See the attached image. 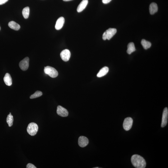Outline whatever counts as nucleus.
Instances as JSON below:
<instances>
[{"label": "nucleus", "mask_w": 168, "mask_h": 168, "mask_svg": "<svg viewBox=\"0 0 168 168\" xmlns=\"http://www.w3.org/2000/svg\"><path fill=\"white\" fill-rule=\"evenodd\" d=\"M9 114H11V113H10H10H9Z\"/></svg>", "instance_id": "nucleus-28"}, {"label": "nucleus", "mask_w": 168, "mask_h": 168, "mask_svg": "<svg viewBox=\"0 0 168 168\" xmlns=\"http://www.w3.org/2000/svg\"><path fill=\"white\" fill-rule=\"evenodd\" d=\"M132 164L135 167L144 168L146 167V162L142 157L137 154L133 155L131 158Z\"/></svg>", "instance_id": "nucleus-1"}, {"label": "nucleus", "mask_w": 168, "mask_h": 168, "mask_svg": "<svg viewBox=\"0 0 168 168\" xmlns=\"http://www.w3.org/2000/svg\"><path fill=\"white\" fill-rule=\"evenodd\" d=\"M42 92L37 91L35 92L34 93L31 95L30 97V99H35V98L39 97L42 96Z\"/></svg>", "instance_id": "nucleus-21"}, {"label": "nucleus", "mask_w": 168, "mask_h": 168, "mask_svg": "<svg viewBox=\"0 0 168 168\" xmlns=\"http://www.w3.org/2000/svg\"><path fill=\"white\" fill-rule=\"evenodd\" d=\"M29 58L26 57L20 62L19 66L22 70L26 71L28 69L29 66Z\"/></svg>", "instance_id": "nucleus-6"}, {"label": "nucleus", "mask_w": 168, "mask_h": 168, "mask_svg": "<svg viewBox=\"0 0 168 168\" xmlns=\"http://www.w3.org/2000/svg\"><path fill=\"white\" fill-rule=\"evenodd\" d=\"M99 168V167H94V168Z\"/></svg>", "instance_id": "nucleus-26"}, {"label": "nucleus", "mask_w": 168, "mask_h": 168, "mask_svg": "<svg viewBox=\"0 0 168 168\" xmlns=\"http://www.w3.org/2000/svg\"><path fill=\"white\" fill-rule=\"evenodd\" d=\"M1 27H0V30H1Z\"/></svg>", "instance_id": "nucleus-27"}, {"label": "nucleus", "mask_w": 168, "mask_h": 168, "mask_svg": "<svg viewBox=\"0 0 168 168\" xmlns=\"http://www.w3.org/2000/svg\"><path fill=\"white\" fill-rule=\"evenodd\" d=\"M88 3V0H82L77 8V12L79 13L82 12L86 8Z\"/></svg>", "instance_id": "nucleus-12"}, {"label": "nucleus", "mask_w": 168, "mask_h": 168, "mask_svg": "<svg viewBox=\"0 0 168 168\" xmlns=\"http://www.w3.org/2000/svg\"><path fill=\"white\" fill-rule=\"evenodd\" d=\"M133 123V120L131 118L128 117L125 118L123 123L124 129L126 131L130 130L132 127Z\"/></svg>", "instance_id": "nucleus-5"}, {"label": "nucleus", "mask_w": 168, "mask_h": 168, "mask_svg": "<svg viewBox=\"0 0 168 168\" xmlns=\"http://www.w3.org/2000/svg\"><path fill=\"white\" fill-rule=\"evenodd\" d=\"M168 117V109L167 108L165 107L163 110V116H162L161 126L162 127L165 126L167 123Z\"/></svg>", "instance_id": "nucleus-7"}, {"label": "nucleus", "mask_w": 168, "mask_h": 168, "mask_svg": "<svg viewBox=\"0 0 168 168\" xmlns=\"http://www.w3.org/2000/svg\"><path fill=\"white\" fill-rule=\"evenodd\" d=\"M4 80L5 84L8 86H10L12 85V78L9 73L6 74L5 77L4 78Z\"/></svg>", "instance_id": "nucleus-13"}, {"label": "nucleus", "mask_w": 168, "mask_h": 168, "mask_svg": "<svg viewBox=\"0 0 168 168\" xmlns=\"http://www.w3.org/2000/svg\"><path fill=\"white\" fill-rule=\"evenodd\" d=\"M89 143V139L86 137L81 136L79 138L78 144L80 147H85L87 146Z\"/></svg>", "instance_id": "nucleus-10"}, {"label": "nucleus", "mask_w": 168, "mask_h": 168, "mask_svg": "<svg viewBox=\"0 0 168 168\" xmlns=\"http://www.w3.org/2000/svg\"><path fill=\"white\" fill-rule=\"evenodd\" d=\"M30 9L28 7L24 8L22 11L23 16L25 19H27L29 15Z\"/></svg>", "instance_id": "nucleus-19"}, {"label": "nucleus", "mask_w": 168, "mask_h": 168, "mask_svg": "<svg viewBox=\"0 0 168 168\" xmlns=\"http://www.w3.org/2000/svg\"><path fill=\"white\" fill-rule=\"evenodd\" d=\"M128 49L127 52L129 54H130L132 53L135 52L136 50L134 44L133 42H130L128 45Z\"/></svg>", "instance_id": "nucleus-17"}, {"label": "nucleus", "mask_w": 168, "mask_h": 168, "mask_svg": "<svg viewBox=\"0 0 168 168\" xmlns=\"http://www.w3.org/2000/svg\"><path fill=\"white\" fill-rule=\"evenodd\" d=\"M63 1H72V0H63Z\"/></svg>", "instance_id": "nucleus-25"}, {"label": "nucleus", "mask_w": 168, "mask_h": 168, "mask_svg": "<svg viewBox=\"0 0 168 168\" xmlns=\"http://www.w3.org/2000/svg\"><path fill=\"white\" fill-rule=\"evenodd\" d=\"M158 5L155 3H153L149 6V10L151 15H153L155 13L158 11Z\"/></svg>", "instance_id": "nucleus-14"}, {"label": "nucleus", "mask_w": 168, "mask_h": 168, "mask_svg": "<svg viewBox=\"0 0 168 168\" xmlns=\"http://www.w3.org/2000/svg\"><path fill=\"white\" fill-rule=\"evenodd\" d=\"M117 30L116 28H110L104 33L102 38L104 40H110L116 34Z\"/></svg>", "instance_id": "nucleus-3"}, {"label": "nucleus", "mask_w": 168, "mask_h": 168, "mask_svg": "<svg viewBox=\"0 0 168 168\" xmlns=\"http://www.w3.org/2000/svg\"><path fill=\"white\" fill-rule=\"evenodd\" d=\"M60 55L63 60L66 62L69 61L71 56V53L69 50L65 49L61 52Z\"/></svg>", "instance_id": "nucleus-8"}, {"label": "nucleus", "mask_w": 168, "mask_h": 168, "mask_svg": "<svg viewBox=\"0 0 168 168\" xmlns=\"http://www.w3.org/2000/svg\"><path fill=\"white\" fill-rule=\"evenodd\" d=\"M8 26L11 29L16 31L18 30L20 28V26L19 24L14 21L10 22L8 24Z\"/></svg>", "instance_id": "nucleus-16"}, {"label": "nucleus", "mask_w": 168, "mask_h": 168, "mask_svg": "<svg viewBox=\"0 0 168 168\" xmlns=\"http://www.w3.org/2000/svg\"><path fill=\"white\" fill-rule=\"evenodd\" d=\"M109 68L108 67L106 66L104 67L99 71V73L97 75V76L98 77L100 78L105 76L109 72Z\"/></svg>", "instance_id": "nucleus-15"}, {"label": "nucleus", "mask_w": 168, "mask_h": 168, "mask_svg": "<svg viewBox=\"0 0 168 168\" xmlns=\"http://www.w3.org/2000/svg\"><path fill=\"white\" fill-rule=\"evenodd\" d=\"M65 18L63 17H61L56 21L55 25V28L57 30L62 29L65 23Z\"/></svg>", "instance_id": "nucleus-11"}, {"label": "nucleus", "mask_w": 168, "mask_h": 168, "mask_svg": "<svg viewBox=\"0 0 168 168\" xmlns=\"http://www.w3.org/2000/svg\"><path fill=\"white\" fill-rule=\"evenodd\" d=\"M57 113L59 116L63 117L67 116L69 114L68 111L61 106H58L57 107Z\"/></svg>", "instance_id": "nucleus-9"}, {"label": "nucleus", "mask_w": 168, "mask_h": 168, "mask_svg": "<svg viewBox=\"0 0 168 168\" xmlns=\"http://www.w3.org/2000/svg\"><path fill=\"white\" fill-rule=\"evenodd\" d=\"M38 127L36 123L32 122L28 124L27 131L29 134L33 136L36 134L38 131Z\"/></svg>", "instance_id": "nucleus-2"}, {"label": "nucleus", "mask_w": 168, "mask_h": 168, "mask_svg": "<svg viewBox=\"0 0 168 168\" xmlns=\"http://www.w3.org/2000/svg\"><path fill=\"white\" fill-rule=\"evenodd\" d=\"M8 0H0V5H2L7 2Z\"/></svg>", "instance_id": "nucleus-23"}, {"label": "nucleus", "mask_w": 168, "mask_h": 168, "mask_svg": "<svg viewBox=\"0 0 168 168\" xmlns=\"http://www.w3.org/2000/svg\"><path fill=\"white\" fill-rule=\"evenodd\" d=\"M6 122L9 127L12 126L13 123L14 122L13 116L11 114H9L8 115L7 117V118Z\"/></svg>", "instance_id": "nucleus-20"}, {"label": "nucleus", "mask_w": 168, "mask_h": 168, "mask_svg": "<svg viewBox=\"0 0 168 168\" xmlns=\"http://www.w3.org/2000/svg\"><path fill=\"white\" fill-rule=\"evenodd\" d=\"M44 71L46 74L47 75L52 78H56L58 76V73L56 70L52 67L47 66L45 67Z\"/></svg>", "instance_id": "nucleus-4"}, {"label": "nucleus", "mask_w": 168, "mask_h": 168, "mask_svg": "<svg viewBox=\"0 0 168 168\" xmlns=\"http://www.w3.org/2000/svg\"><path fill=\"white\" fill-rule=\"evenodd\" d=\"M141 44L143 46L144 49L147 50L150 48L151 46V44L150 42L147 41L145 39H143L141 42Z\"/></svg>", "instance_id": "nucleus-18"}, {"label": "nucleus", "mask_w": 168, "mask_h": 168, "mask_svg": "<svg viewBox=\"0 0 168 168\" xmlns=\"http://www.w3.org/2000/svg\"><path fill=\"white\" fill-rule=\"evenodd\" d=\"M112 0H102V2L104 4H107L110 2Z\"/></svg>", "instance_id": "nucleus-24"}, {"label": "nucleus", "mask_w": 168, "mask_h": 168, "mask_svg": "<svg viewBox=\"0 0 168 168\" xmlns=\"http://www.w3.org/2000/svg\"><path fill=\"white\" fill-rule=\"evenodd\" d=\"M27 168H36L37 167L34 165L32 164L31 163H28L26 166Z\"/></svg>", "instance_id": "nucleus-22"}]
</instances>
